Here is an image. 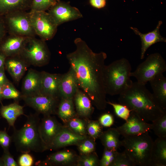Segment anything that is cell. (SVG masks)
I'll return each instance as SVG.
<instances>
[{
    "instance_id": "6da1fadb",
    "label": "cell",
    "mask_w": 166,
    "mask_h": 166,
    "mask_svg": "<svg viewBox=\"0 0 166 166\" xmlns=\"http://www.w3.org/2000/svg\"><path fill=\"white\" fill-rule=\"evenodd\" d=\"M74 43L76 49L68 53L66 58L75 73L79 87L97 109L104 110L107 104L104 83L107 54L103 52H93L80 38H76Z\"/></svg>"
},
{
    "instance_id": "7a4b0ae2",
    "label": "cell",
    "mask_w": 166,
    "mask_h": 166,
    "mask_svg": "<svg viewBox=\"0 0 166 166\" xmlns=\"http://www.w3.org/2000/svg\"><path fill=\"white\" fill-rule=\"evenodd\" d=\"M119 103L125 105L146 122H153L166 112L159 105L145 85L137 81L119 95Z\"/></svg>"
},
{
    "instance_id": "3957f363",
    "label": "cell",
    "mask_w": 166,
    "mask_h": 166,
    "mask_svg": "<svg viewBox=\"0 0 166 166\" xmlns=\"http://www.w3.org/2000/svg\"><path fill=\"white\" fill-rule=\"evenodd\" d=\"M38 114L26 116L27 120L20 129H17L14 127L12 142L18 152L22 153L42 152L47 150L40 132L41 121Z\"/></svg>"
},
{
    "instance_id": "277c9868",
    "label": "cell",
    "mask_w": 166,
    "mask_h": 166,
    "mask_svg": "<svg viewBox=\"0 0 166 166\" xmlns=\"http://www.w3.org/2000/svg\"><path fill=\"white\" fill-rule=\"evenodd\" d=\"M131 70L130 63L125 58L105 65L104 83L106 94L119 95L128 89L132 82L130 79Z\"/></svg>"
},
{
    "instance_id": "5b68a950",
    "label": "cell",
    "mask_w": 166,
    "mask_h": 166,
    "mask_svg": "<svg viewBox=\"0 0 166 166\" xmlns=\"http://www.w3.org/2000/svg\"><path fill=\"white\" fill-rule=\"evenodd\" d=\"M154 141L148 132L124 137L121 146L136 166H150Z\"/></svg>"
},
{
    "instance_id": "8992f818",
    "label": "cell",
    "mask_w": 166,
    "mask_h": 166,
    "mask_svg": "<svg viewBox=\"0 0 166 166\" xmlns=\"http://www.w3.org/2000/svg\"><path fill=\"white\" fill-rule=\"evenodd\" d=\"M166 71V62L160 54L155 53L150 55L139 64L136 70L130 73L131 77L136 79L137 82L145 85L158 75Z\"/></svg>"
},
{
    "instance_id": "52a82bcc",
    "label": "cell",
    "mask_w": 166,
    "mask_h": 166,
    "mask_svg": "<svg viewBox=\"0 0 166 166\" xmlns=\"http://www.w3.org/2000/svg\"><path fill=\"white\" fill-rule=\"evenodd\" d=\"M45 42L35 37L29 38L19 55L28 64L38 66L47 64L50 54Z\"/></svg>"
},
{
    "instance_id": "ba28073f",
    "label": "cell",
    "mask_w": 166,
    "mask_h": 166,
    "mask_svg": "<svg viewBox=\"0 0 166 166\" xmlns=\"http://www.w3.org/2000/svg\"><path fill=\"white\" fill-rule=\"evenodd\" d=\"M3 16L9 34L28 38L36 36L31 23L29 12L17 11Z\"/></svg>"
},
{
    "instance_id": "9c48e42d",
    "label": "cell",
    "mask_w": 166,
    "mask_h": 166,
    "mask_svg": "<svg viewBox=\"0 0 166 166\" xmlns=\"http://www.w3.org/2000/svg\"><path fill=\"white\" fill-rule=\"evenodd\" d=\"M31 23L36 35L46 41L55 35L58 26L47 11H29Z\"/></svg>"
},
{
    "instance_id": "30bf717a",
    "label": "cell",
    "mask_w": 166,
    "mask_h": 166,
    "mask_svg": "<svg viewBox=\"0 0 166 166\" xmlns=\"http://www.w3.org/2000/svg\"><path fill=\"white\" fill-rule=\"evenodd\" d=\"M25 104L44 116L56 113L59 99L41 93L30 96H22Z\"/></svg>"
},
{
    "instance_id": "8fae6325",
    "label": "cell",
    "mask_w": 166,
    "mask_h": 166,
    "mask_svg": "<svg viewBox=\"0 0 166 166\" xmlns=\"http://www.w3.org/2000/svg\"><path fill=\"white\" fill-rule=\"evenodd\" d=\"M48 11L58 26L65 22L83 17L78 8L71 6L68 2L60 0Z\"/></svg>"
},
{
    "instance_id": "7c38bea8",
    "label": "cell",
    "mask_w": 166,
    "mask_h": 166,
    "mask_svg": "<svg viewBox=\"0 0 166 166\" xmlns=\"http://www.w3.org/2000/svg\"><path fill=\"white\" fill-rule=\"evenodd\" d=\"M122 125L116 128L120 135L124 137L133 136L148 132L152 129V124L148 123L133 111Z\"/></svg>"
},
{
    "instance_id": "4fadbf2b",
    "label": "cell",
    "mask_w": 166,
    "mask_h": 166,
    "mask_svg": "<svg viewBox=\"0 0 166 166\" xmlns=\"http://www.w3.org/2000/svg\"><path fill=\"white\" fill-rule=\"evenodd\" d=\"M78 156L73 150L64 149L50 154L44 160L37 162L36 165L44 166H76Z\"/></svg>"
},
{
    "instance_id": "5bb4252c",
    "label": "cell",
    "mask_w": 166,
    "mask_h": 166,
    "mask_svg": "<svg viewBox=\"0 0 166 166\" xmlns=\"http://www.w3.org/2000/svg\"><path fill=\"white\" fill-rule=\"evenodd\" d=\"M56 118L51 115L44 116L41 121L40 131L47 150L63 127Z\"/></svg>"
},
{
    "instance_id": "9a60e30c",
    "label": "cell",
    "mask_w": 166,
    "mask_h": 166,
    "mask_svg": "<svg viewBox=\"0 0 166 166\" xmlns=\"http://www.w3.org/2000/svg\"><path fill=\"white\" fill-rule=\"evenodd\" d=\"M88 136L78 134L64 125L53 140L49 150H57L69 146H76Z\"/></svg>"
},
{
    "instance_id": "2e32d148",
    "label": "cell",
    "mask_w": 166,
    "mask_h": 166,
    "mask_svg": "<svg viewBox=\"0 0 166 166\" xmlns=\"http://www.w3.org/2000/svg\"><path fill=\"white\" fill-rule=\"evenodd\" d=\"M29 38L9 34L0 45V53L6 57L19 55Z\"/></svg>"
},
{
    "instance_id": "e0dca14e",
    "label": "cell",
    "mask_w": 166,
    "mask_h": 166,
    "mask_svg": "<svg viewBox=\"0 0 166 166\" xmlns=\"http://www.w3.org/2000/svg\"><path fill=\"white\" fill-rule=\"evenodd\" d=\"M80 88L75 73L71 68L61 74L59 86V95L61 98H73Z\"/></svg>"
},
{
    "instance_id": "ac0fdd59",
    "label": "cell",
    "mask_w": 166,
    "mask_h": 166,
    "mask_svg": "<svg viewBox=\"0 0 166 166\" xmlns=\"http://www.w3.org/2000/svg\"><path fill=\"white\" fill-rule=\"evenodd\" d=\"M162 24L159 21L156 28L153 31L146 34L141 33L136 28L131 27V29L136 34L140 37L141 42L140 59L144 58L145 53L147 49L152 45L158 42H166V39L160 34V29Z\"/></svg>"
},
{
    "instance_id": "d6986e66",
    "label": "cell",
    "mask_w": 166,
    "mask_h": 166,
    "mask_svg": "<svg viewBox=\"0 0 166 166\" xmlns=\"http://www.w3.org/2000/svg\"><path fill=\"white\" fill-rule=\"evenodd\" d=\"M41 93L60 99L59 86L61 74L41 72Z\"/></svg>"
},
{
    "instance_id": "ffe728a7",
    "label": "cell",
    "mask_w": 166,
    "mask_h": 166,
    "mask_svg": "<svg viewBox=\"0 0 166 166\" xmlns=\"http://www.w3.org/2000/svg\"><path fill=\"white\" fill-rule=\"evenodd\" d=\"M76 113L78 117L83 119H89L93 114L94 108L89 97L79 88L73 98Z\"/></svg>"
},
{
    "instance_id": "44dd1931",
    "label": "cell",
    "mask_w": 166,
    "mask_h": 166,
    "mask_svg": "<svg viewBox=\"0 0 166 166\" xmlns=\"http://www.w3.org/2000/svg\"><path fill=\"white\" fill-rule=\"evenodd\" d=\"M41 78V72L30 69L23 81L22 96H30L40 93Z\"/></svg>"
},
{
    "instance_id": "7402d4cb",
    "label": "cell",
    "mask_w": 166,
    "mask_h": 166,
    "mask_svg": "<svg viewBox=\"0 0 166 166\" xmlns=\"http://www.w3.org/2000/svg\"><path fill=\"white\" fill-rule=\"evenodd\" d=\"M149 82L152 89L155 101L164 110L166 111V78L163 74L157 75Z\"/></svg>"
},
{
    "instance_id": "603a6c76",
    "label": "cell",
    "mask_w": 166,
    "mask_h": 166,
    "mask_svg": "<svg viewBox=\"0 0 166 166\" xmlns=\"http://www.w3.org/2000/svg\"><path fill=\"white\" fill-rule=\"evenodd\" d=\"M27 63L19 55L7 57L5 66L7 71L16 81H19L27 69Z\"/></svg>"
},
{
    "instance_id": "cb8c5ba5",
    "label": "cell",
    "mask_w": 166,
    "mask_h": 166,
    "mask_svg": "<svg viewBox=\"0 0 166 166\" xmlns=\"http://www.w3.org/2000/svg\"><path fill=\"white\" fill-rule=\"evenodd\" d=\"M33 0H0V16L19 11L30 10Z\"/></svg>"
},
{
    "instance_id": "d4e9b609",
    "label": "cell",
    "mask_w": 166,
    "mask_h": 166,
    "mask_svg": "<svg viewBox=\"0 0 166 166\" xmlns=\"http://www.w3.org/2000/svg\"><path fill=\"white\" fill-rule=\"evenodd\" d=\"M150 166H166V138L158 137L154 141Z\"/></svg>"
},
{
    "instance_id": "484cf974",
    "label": "cell",
    "mask_w": 166,
    "mask_h": 166,
    "mask_svg": "<svg viewBox=\"0 0 166 166\" xmlns=\"http://www.w3.org/2000/svg\"><path fill=\"white\" fill-rule=\"evenodd\" d=\"M56 114L64 123L78 116L76 113L73 98H61L59 101Z\"/></svg>"
},
{
    "instance_id": "4316f807",
    "label": "cell",
    "mask_w": 166,
    "mask_h": 166,
    "mask_svg": "<svg viewBox=\"0 0 166 166\" xmlns=\"http://www.w3.org/2000/svg\"><path fill=\"white\" fill-rule=\"evenodd\" d=\"M120 135L116 128H109L103 131L99 139L104 148L117 151L121 146V141L119 139Z\"/></svg>"
},
{
    "instance_id": "83f0119b",
    "label": "cell",
    "mask_w": 166,
    "mask_h": 166,
    "mask_svg": "<svg viewBox=\"0 0 166 166\" xmlns=\"http://www.w3.org/2000/svg\"><path fill=\"white\" fill-rule=\"evenodd\" d=\"M0 113L2 116L7 121L9 125L14 128L17 118L24 114L23 107L16 102L7 105H2Z\"/></svg>"
},
{
    "instance_id": "f1b7e54d",
    "label": "cell",
    "mask_w": 166,
    "mask_h": 166,
    "mask_svg": "<svg viewBox=\"0 0 166 166\" xmlns=\"http://www.w3.org/2000/svg\"><path fill=\"white\" fill-rule=\"evenodd\" d=\"M64 125L74 132L83 136H88L85 119L78 116L74 117L64 124Z\"/></svg>"
},
{
    "instance_id": "f546056e",
    "label": "cell",
    "mask_w": 166,
    "mask_h": 166,
    "mask_svg": "<svg viewBox=\"0 0 166 166\" xmlns=\"http://www.w3.org/2000/svg\"><path fill=\"white\" fill-rule=\"evenodd\" d=\"M86 128L89 136L96 140L99 138L103 131V126L98 121L85 119Z\"/></svg>"
},
{
    "instance_id": "4dcf8cb0",
    "label": "cell",
    "mask_w": 166,
    "mask_h": 166,
    "mask_svg": "<svg viewBox=\"0 0 166 166\" xmlns=\"http://www.w3.org/2000/svg\"><path fill=\"white\" fill-rule=\"evenodd\" d=\"M100 160L97 153L93 152L79 155L76 166H99Z\"/></svg>"
},
{
    "instance_id": "1f68e13d",
    "label": "cell",
    "mask_w": 166,
    "mask_h": 166,
    "mask_svg": "<svg viewBox=\"0 0 166 166\" xmlns=\"http://www.w3.org/2000/svg\"><path fill=\"white\" fill-rule=\"evenodd\" d=\"M152 129L158 137L166 138V112L152 122Z\"/></svg>"
},
{
    "instance_id": "d6a6232c",
    "label": "cell",
    "mask_w": 166,
    "mask_h": 166,
    "mask_svg": "<svg viewBox=\"0 0 166 166\" xmlns=\"http://www.w3.org/2000/svg\"><path fill=\"white\" fill-rule=\"evenodd\" d=\"M22 94L18 91L9 81L2 86V98L13 99L17 101L22 98Z\"/></svg>"
},
{
    "instance_id": "836d02e7",
    "label": "cell",
    "mask_w": 166,
    "mask_h": 166,
    "mask_svg": "<svg viewBox=\"0 0 166 166\" xmlns=\"http://www.w3.org/2000/svg\"><path fill=\"white\" fill-rule=\"evenodd\" d=\"M76 146L80 154H89L95 152V140L88 136Z\"/></svg>"
},
{
    "instance_id": "e575fe53",
    "label": "cell",
    "mask_w": 166,
    "mask_h": 166,
    "mask_svg": "<svg viewBox=\"0 0 166 166\" xmlns=\"http://www.w3.org/2000/svg\"><path fill=\"white\" fill-rule=\"evenodd\" d=\"M59 0H33L30 10L46 11Z\"/></svg>"
},
{
    "instance_id": "d590c367",
    "label": "cell",
    "mask_w": 166,
    "mask_h": 166,
    "mask_svg": "<svg viewBox=\"0 0 166 166\" xmlns=\"http://www.w3.org/2000/svg\"><path fill=\"white\" fill-rule=\"evenodd\" d=\"M135 164L124 150L123 152H117L111 166H135Z\"/></svg>"
},
{
    "instance_id": "8d00e7d4",
    "label": "cell",
    "mask_w": 166,
    "mask_h": 166,
    "mask_svg": "<svg viewBox=\"0 0 166 166\" xmlns=\"http://www.w3.org/2000/svg\"><path fill=\"white\" fill-rule=\"evenodd\" d=\"M107 104L111 105L113 107L116 115L119 118L127 121L129 117L131 111L128 107L125 105L110 101H107Z\"/></svg>"
},
{
    "instance_id": "74e56055",
    "label": "cell",
    "mask_w": 166,
    "mask_h": 166,
    "mask_svg": "<svg viewBox=\"0 0 166 166\" xmlns=\"http://www.w3.org/2000/svg\"><path fill=\"white\" fill-rule=\"evenodd\" d=\"M117 152L104 148L99 166H111Z\"/></svg>"
},
{
    "instance_id": "f35d334b",
    "label": "cell",
    "mask_w": 166,
    "mask_h": 166,
    "mask_svg": "<svg viewBox=\"0 0 166 166\" xmlns=\"http://www.w3.org/2000/svg\"><path fill=\"white\" fill-rule=\"evenodd\" d=\"M12 142L11 136L7 134L6 130L0 131V145L4 151L9 150Z\"/></svg>"
},
{
    "instance_id": "ab89813d",
    "label": "cell",
    "mask_w": 166,
    "mask_h": 166,
    "mask_svg": "<svg viewBox=\"0 0 166 166\" xmlns=\"http://www.w3.org/2000/svg\"><path fill=\"white\" fill-rule=\"evenodd\" d=\"M1 158L4 166H19L18 163L15 160L9 150L4 151V153Z\"/></svg>"
},
{
    "instance_id": "60d3db41",
    "label": "cell",
    "mask_w": 166,
    "mask_h": 166,
    "mask_svg": "<svg viewBox=\"0 0 166 166\" xmlns=\"http://www.w3.org/2000/svg\"><path fill=\"white\" fill-rule=\"evenodd\" d=\"M98 121L103 126L110 127L113 124L114 119L111 114L105 113L100 117Z\"/></svg>"
},
{
    "instance_id": "b9f144b4",
    "label": "cell",
    "mask_w": 166,
    "mask_h": 166,
    "mask_svg": "<svg viewBox=\"0 0 166 166\" xmlns=\"http://www.w3.org/2000/svg\"><path fill=\"white\" fill-rule=\"evenodd\" d=\"M34 161L33 158L29 153H23L19 157L18 164L20 166H31Z\"/></svg>"
},
{
    "instance_id": "7bdbcfd3",
    "label": "cell",
    "mask_w": 166,
    "mask_h": 166,
    "mask_svg": "<svg viewBox=\"0 0 166 166\" xmlns=\"http://www.w3.org/2000/svg\"><path fill=\"white\" fill-rule=\"evenodd\" d=\"M7 33L3 16H0V45Z\"/></svg>"
},
{
    "instance_id": "ee69618b",
    "label": "cell",
    "mask_w": 166,
    "mask_h": 166,
    "mask_svg": "<svg viewBox=\"0 0 166 166\" xmlns=\"http://www.w3.org/2000/svg\"><path fill=\"white\" fill-rule=\"evenodd\" d=\"M91 5L98 9L104 7L106 5V0H89Z\"/></svg>"
},
{
    "instance_id": "f6af8a7d",
    "label": "cell",
    "mask_w": 166,
    "mask_h": 166,
    "mask_svg": "<svg viewBox=\"0 0 166 166\" xmlns=\"http://www.w3.org/2000/svg\"><path fill=\"white\" fill-rule=\"evenodd\" d=\"M9 81L5 75L4 68L0 70V85L3 86Z\"/></svg>"
},
{
    "instance_id": "bcb514c9",
    "label": "cell",
    "mask_w": 166,
    "mask_h": 166,
    "mask_svg": "<svg viewBox=\"0 0 166 166\" xmlns=\"http://www.w3.org/2000/svg\"><path fill=\"white\" fill-rule=\"evenodd\" d=\"M6 57L5 55L0 53V70L4 68Z\"/></svg>"
},
{
    "instance_id": "7dc6e473",
    "label": "cell",
    "mask_w": 166,
    "mask_h": 166,
    "mask_svg": "<svg viewBox=\"0 0 166 166\" xmlns=\"http://www.w3.org/2000/svg\"><path fill=\"white\" fill-rule=\"evenodd\" d=\"M2 86L0 85V101L2 98Z\"/></svg>"
},
{
    "instance_id": "c3c4849f",
    "label": "cell",
    "mask_w": 166,
    "mask_h": 166,
    "mask_svg": "<svg viewBox=\"0 0 166 166\" xmlns=\"http://www.w3.org/2000/svg\"><path fill=\"white\" fill-rule=\"evenodd\" d=\"M0 166H4L3 163L1 158H0Z\"/></svg>"
}]
</instances>
